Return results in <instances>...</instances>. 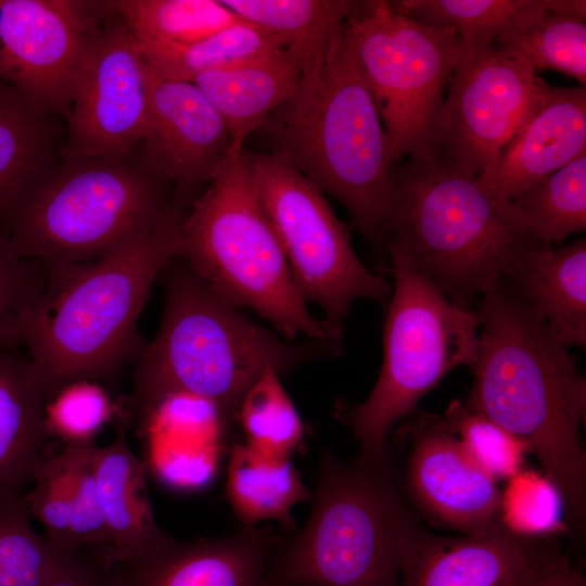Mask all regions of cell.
I'll return each mask as SVG.
<instances>
[{
  "label": "cell",
  "instance_id": "24",
  "mask_svg": "<svg viewBox=\"0 0 586 586\" xmlns=\"http://www.w3.org/2000/svg\"><path fill=\"white\" fill-rule=\"evenodd\" d=\"M406 16L456 30L466 48L494 46L501 35L533 25L553 11L583 18L584 0H403L391 1Z\"/></svg>",
  "mask_w": 586,
  "mask_h": 586
},
{
  "label": "cell",
  "instance_id": "1",
  "mask_svg": "<svg viewBox=\"0 0 586 586\" xmlns=\"http://www.w3.org/2000/svg\"><path fill=\"white\" fill-rule=\"evenodd\" d=\"M473 310L480 355L462 404L537 458L562 497L568 531L579 538L586 514V381L542 315L505 280L484 292Z\"/></svg>",
  "mask_w": 586,
  "mask_h": 586
},
{
  "label": "cell",
  "instance_id": "22",
  "mask_svg": "<svg viewBox=\"0 0 586 586\" xmlns=\"http://www.w3.org/2000/svg\"><path fill=\"white\" fill-rule=\"evenodd\" d=\"M46 398L16 339L0 340V489L33 484L49 437Z\"/></svg>",
  "mask_w": 586,
  "mask_h": 586
},
{
  "label": "cell",
  "instance_id": "32",
  "mask_svg": "<svg viewBox=\"0 0 586 586\" xmlns=\"http://www.w3.org/2000/svg\"><path fill=\"white\" fill-rule=\"evenodd\" d=\"M494 48L530 64L537 73L553 69L586 86V21L547 12L533 25L498 37Z\"/></svg>",
  "mask_w": 586,
  "mask_h": 586
},
{
  "label": "cell",
  "instance_id": "8",
  "mask_svg": "<svg viewBox=\"0 0 586 586\" xmlns=\"http://www.w3.org/2000/svg\"><path fill=\"white\" fill-rule=\"evenodd\" d=\"M241 154L229 153L192 201L180 257L222 298L252 309L283 337L341 345L343 326L317 319L301 296Z\"/></svg>",
  "mask_w": 586,
  "mask_h": 586
},
{
  "label": "cell",
  "instance_id": "17",
  "mask_svg": "<svg viewBox=\"0 0 586 586\" xmlns=\"http://www.w3.org/2000/svg\"><path fill=\"white\" fill-rule=\"evenodd\" d=\"M405 496L432 524L471 534L499 524L501 491L441 419H421L402 477Z\"/></svg>",
  "mask_w": 586,
  "mask_h": 586
},
{
  "label": "cell",
  "instance_id": "3",
  "mask_svg": "<svg viewBox=\"0 0 586 586\" xmlns=\"http://www.w3.org/2000/svg\"><path fill=\"white\" fill-rule=\"evenodd\" d=\"M262 129L272 152L340 202L382 268H390L394 161L346 22L333 35L324 58L302 73L293 97Z\"/></svg>",
  "mask_w": 586,
  "mask_h": 586
},
{
  "label": "cell",
  "instance_id": "26",
  "mask_svg": "<svg viewBox=\"0 0 586 586\" xmlns=\"http://www.w3.org/2000/svg\"><path fill=\"white\" fill-rule=\"evenodd\" d=\"M221 1L242 21L277 38L302 73L324 58L333 35L358 4L351 0Z\"/></svg>",
  "mask_w": 586,
  "mask_h": 586
},
{
  "label": "cell",
  "instance_id": "18",
  "mask_svg": "<svg viewBox=\"0 0 586 586\" xmlns=\"http://www.w3.org/2000/svg\"><path fill=\"white\" fill-rule=\"evenodd\" d=\"M582 154H586V88L553 87L537 76L494 170L477 180L492 198L510 203Z\"/></svg>",
  "mask_w": 586,
  "mask_h": 586
},
{
  "label": "cell",
  "instance_id": "15",
  "mask_svg": "<svg viewBox=\"0 0 586 586\" xmlns=\"http://www.w3.org/2000/svg\"><path fill=\"white\" fill-rule=\"evenodd\" d=\"M148 77L142 162L161 181L173 184L174 199L183 206L225 164L230 135L193 82L165 79L150 64Z\"/></svg>",
  "mask_w": 586,
  "mask_h": 586
},
{
  "label": "cell",
  "instance_id": "30",
  "mask_svg": "<svg viewBox=\"0 0 586 586\" xmlns=\"http://www.w3.org/2000/svg\"><path fill=\"white\" fill-rule=\"evenodd\" d=\"M74 550L33 528L23 494L0 489V586H44Z\"/></svg>",
  "mask_w": 586,
  "mask_h": 586
},
{
  "label": "cell",
  "instance_id": "14",
  "mask_svg": "<svg viewBox=\"0 0 586 586\" xmlns=\"http://www.w3.org/2000/svg\"><path fill=\"white\" fill-rule=\"evenodd\" d=\"M101 2L0 0V81L49 113L68 114L75 80L98 31Z\"/></svg>",
  "mask_w": 586,
  "mask_h": 586
},
{
  "label": "cell",
  "instance_id": "2",
  "mask_svg": "<svg viewBox=\"0 0 586 586\" xmlns=\"http://www.w3.org/2000/svg\"><path fill=\"white\" fill-rule=\"evenodd\" d=\"M187 212L173 209L155 226L95 260L44 264V283L26 309L17 340L46 403L66 385L116 375L143 345L138 321L151 288L180 256Z\"/></svg>",
  "mask_w": 586,
  "mask_h": 586
},
{
  "label": "cell",
  "instance_id": "35",
  "mask_svg": "<svg viewBox=\"0 0 586 586\" xmlns=\"http://www.w3.org/2000/svg\"><path fill=\"white\" fill-rule=\"evenodd\" d=\"M441 421L497 481L523 470L524 445L497 423L468 410L462 402L450 403Z\"/></svg>",
  "mask_w": 586,
  "mask_h": 586
},
{
  "label": "cell",
  "instance_id": "21",
  "mask_svg": "<svg viewBox=\"0 0 586 586\" xmlns=\"http://www.w3.org/2000/svg\"><path fill=\"white\" fill-rule=\"evenodd\" d=\"M569 348L586 344V241L526 249L504 279Z\"/></svg>",
  "mask_w": 586,
  "mask_h": 586
},
{
  "label": "cell",
  "instance_id": "33",
  "mask_svg": "<svg viewBox=\"0 0 586 586\" xmlns=\"http://www.w3.org/2000/svg\"><path fill=\"white\" fill-rule=\"evenodd\" d=\"M279 377L273 367H267L242 398L235 420L249 447L291 458L303 440L304 425Z\"/></svg>",
  "mask_w": 586,
  "mask_h": 586
},
{
  "label": "cell",
  "instance_id": "31",
  "mask_svg": "<svg viewBox=\"0 0 586 586\" xmlns=\"http://www.w3.org/2000/svg\"><path fill=\"white\" fill-rule=\"evenodd\" d=\"M534 238L559 243L586 230V154L564 165L512 201Z\"/></svg>",
  "mask_w": 586,
  "mask_h": 586
},
{
  "label": "cell",
  "instance_id": "11",
  "mask_svg": "<svg viewBox=\"0 0 586 586\" xmlns=\"http://www.w3.org/2000/svg\"><path fill=\"white\" fill-rule=\"evenodd\" d=\"M241 157L306 303L343 326L357 300L386 301L392 285L361 263L321 190L275 152Z\"/></svg>",
  "mask_w": 586,
  "mask_h": 586
},
{
  "label": "cell",
  "instance_id": "36",
  "mask_svg": "<svg viewBox=\"0 0 586 586\" xmlns=\"http://www.w3.org/2000/svg\"><path fill=\"white\" fill-rule=\"evenodd\" d=\"M113 416L104 390L92 381H78L60 390L44 405L49 436L66 444L94 443V436Z\"/></svg>",
  "mask_w": 586,
  "mask_h": 586
},
{
  "label": "cell",
  "instance_id": "4",
  "mask_svg": "<svg viewBox=\"0 0 586 586\" xmlns=\"http://www.w3.org/2000/svg\"><path fill=\"white\" fill-rule=\"evenodd\" d=\"M177 257L164 269L160 329L136 359L130 409L140 428L163 399L175 394L209 402L231 423L245 393L267 367L282 374L340 353V344L295 342L251 320Z\"/></svg>",
  "mask_w": 586,
  "mask_h": 586
},
{
  "label": "cell",
  "instance_id": "23",
  "mask_svg": "<svg viewBox=\"0 0 586 586\" xmlns=\"http://www.w3.org/2000/svg\"><path fill=\"white\" fill-rule=\"evenodd\" d=\"M298 63L285 51L233 67L205 73L192 82L226 124L230 151L241 154L245 139L295 93Z\"/></svg>",
  "mask_w": 586,
  "mask_h": 586
},
{
  "label": "cell",
  "instance_id": "25",
  "mask_svg": "<svg viewBox=\"0 0 586 586\" xmlns=\"http://www.w3.org/2000/svg\"><path fill=\"white\" fill-rule=\"evenodd\" d=\"M227 468V499L243 526L273 520L286 533L295 530L291 511L311 500L313 492L291 458L267 456L234 443Z\"/></svg>",
  "mask_w": 586,
  "mask_h": 586
},
{
  "label": "cell",
  "instance_id": "12",
  "mask_svg": "<svg viewBox=\"0 0 586 586\" xmlns=\"http://www.w3.org/2000/svg\"><path fill=\"white\" fill-rule=\"evenodd\" d=\"M148 67L136 36L119 16L99 27L75 80L64 157H123L142 141Z\"/></svg>",
  "mask_w": 586,
  "mask_h": 586
},
{
  "label": "cell",
  "instance_id": "41",
  "mask_svg": "<svg viewBox=\"0 0 586 586\" xmlns=\"http://www.w3.org/2000/svg\"><path fill=\"white\" fill-rule=\"evenodd\" d=\"M536 586H586V579L563 552L548 566Z\"/></svg>",
  "mask_w": 586,
  "mask_h": 586
},
{
  "label": "cell",
  "instance_id": "6",
  "mask_svg": "<svg viewBox=\"0 0 586 586\" xmlns=\"http://www.w3.org/2000/svg\"><path fill=\"white\" fill-rule=\"evenodd\" d=\"M303 528L272 550L267 579L289 586H400L419 528L388 449L349 460L321 456Z\"/></svg>",
  "mask_w": 586,
  "mask_h": 586
},
{
  "label": "cell",
  "instance_id": "20",
  "mask_svg": "<svg viewBox=\"0 0 586 586\" xmlns=\"http://www.w3.org/2000/svg\"><path fill=\"white\" fill-rule=\"evenodd\" d=\"M127 424V418H123L113 442L93 450L110 550L118 562L145 555L171 538L155 520L148 491V467L128 444Z\"/></svg>",
  "mask_w": 586,
  "mask_h": 586
},
{
  "label": "cell",
  "instance_id": "7",
  "mask_svg": "<svg viewBox=\"0 0 586 586\" xmlns=\"http://www.w3.org/2000/svg\"><path fill=\"white\" fill-rule=\"evenodd\" d=\"M63 161L21 193L0 225V233L24 257L42 264L99 259L178 204L143 162L128 155Z\"/></svg>",
  "mask_w": 586,
  "mask_h": 586
},
{
  "label": "cell",
  "instance_id": "13",
  "mask_svg": "<svg viewBox=\"0 0 586 586\" xmlns=\"http://www.w3.org/2000/svg\"><path fill=\"white\" fill-rule=\"evenodd\" d=\"M536 71L494 46L466 48L441 115L437 155L484 180L512 135L535 87Z\"/></svg>",
  "mask_w": 586,
  "mask_h": 586
},
{
  "label": "cell",
  "instance_id": "34",
  "mask_svg": "<svg viewBox=\"0 0 586 586\" xmlns=\"http://www.w3.org/2000/svg\"><path fill=\"white\" fill-rule=\"evenodd\" d=\"M499 522L524 536H557L568 531L562 497L542 471L522 470L508 480Z\"/></svg>",
  "mask_w": 586,
  "mask_h": 586
},
{
  "label": "cell",
  "instance_id": "37",
  "mask_svg": "<svg viewBox=\"0 0 586 586\" xmlns=\"http://www.w3.org/2000/svg\"><path fill=\"white\" fill-rule=\"evenodd\" d=\"M94 443L66 444L72 497V548L105 546L110 536L103 515L93 468Z\"/></svg>",
  "mask_w": 586,
  "mask_h": 586
},
{
  "label": "cell",
  "instance_id": "16",
  "mask_svg": "<svg viewBox=\"0 0 586 586\" xmlns=\"http://www.w3.org/2000/svg\"><path fill=\"white\" fill-rule=\"evenodd\" d=\"M557 536H524L500 523L459 536L419 527L402 562L400 586H536L563 553Z\"/></svg>",
  "mask_w": 586,
  "mask_h": 586
},
{
  "label": "cell",
  "instance_id": "38",
  "mask_svg": "<svg viewBox=\"0 0 586 586\" xmlns=\"http://www.w3.org/2000/svg\"><path fill=\"white\" fill-rule=\"evenodd\" d=\"M31 518L44 527V535L56 546L72 548V497L67 462L63 453L43 459L31 489L23 495Z\"/></svg>",
  "mask_w": 586,
  "mask_h": 586
},
{
  "label": "cell",
  "instance_id": "5",
  "mask_svg": "<svg viewBox=\"0 0 586 586\" xmlns=\"http://www.w3.org/2000/svg\"><path fill=\"white\" fill-rule=\"evenodd\" d=\"M387 256L428 279L455 305L473 309L538 242L513 203L492 198L477 176L436 155L393 163Z\"/></svg>",
  "mask_w": 586,
  "mask_h": 586
},
{
  "label": "cell",
  "instance_id": "10",
  "mask_svg": "<svg viewBox=\"0 0 586 586\" xmlns=\"http://www.w3.org/2000/svg\"><path fill=\"white\" fill-rule=\"evenodd\" d=\"M346 25L394 163L437 155L446 92L462 54L455 29L415 21L391 1H358Z\"/></svg>",
  "mask_w": 586,
  "mask_h": 586
},
{
  "label": "cell",
  "instance_id": "19",
  "mask_svg": "<svg viewBox=\"0 0 586 586\" xmlns=\"http://www.w3.org/2000/svg\"><path fill=\"white\" fill-rule=\"evenodd\" d=\"M281 539L258 525L220 538H170L140 557L114 560L118 586H269L268 561Z\"/></svg>",
  "mask_w": 586,
  "mask_h": 586
},
{
  "label": "cell",
  "instance_id": "42",
  "mask_svg": "<svg viewBox=\"0 0 586 586\" xmlns=\"http://www.w3.org/2000/svg\"><path fill=\"white\" fill-rule=\"evenodd\" d=\"M269 586H289V585H270L268 584Z\"/></svg>",
  "mask_w": 586,
  "mask_h": 586
},
{
  "label": "cell",
  "instance_id": "40",
  "mask_svg": "<svg viewBox=\"0 0 586 586\" xmlns=\"http://www.w3.org/2000/svg\"><path fill=\"white\" fill-rule=\"evenodd\" d=\"M84 550H74L64 566L44 586H118L111 550L105 556Z\"/></svg>",
  "mask_w": 586,
  "mask_h": 586
},
{
  "label": "cell",
  "instance_id": "39",
  "mask_svg": "<svg viewBox=\"0 0 586 586\" xmlns=\"http://www.w3.org/2000/svg\"><path fill=\"white\" fill-rule=\"evenodd\" d=\"M44 278V264L16 253L0 233V340H17L20 322Z\"/></svg>",
  "mask_w": 586,
  "mask_h": 586
},
{
  "label": "cell",
  "instance_id": "29",
  "mask_svg": "<svg viewBox=\"0 0 586 586\" xmlns=\"http://www.w3.org/2000/svg\"><path fill=\"white\" fill-rule=\"evenodd\" d=\"M109 3L136 37L166 43H193L242 22L221 0H118Z\"/></svg>",
  "mask_w": 586,
  "mask_h": 586
},
{
  "label": "cell",
  "instance_id": "28",
  "mask_svg": "<svg viewBox=\"0 0 586 586\" xmlns=\"http://www.w3.org/2000/svg\"><path fill=\"white\" fill-rule=\"evenodd\" d=\"M136 38L145 60L157 75L189 82L202 74L284 50L277 38L244 21L188 44Z\"/></svg>",
  "mask_w": 586,
  "mask_h": 586
},
{
  "label": "cell",
  "instance_id": "27",
  "mask_svg": "<svg viewBox=\"0 0 586 586\" xmlns=\"http://www.w3.org/2000/svg\"><path fill=\"white\" fill-rule=\"evenodd\" d=\"M49 113L0 81V225L21 193L52 166Z\"/></svg>",
  "mask_w": 586,
  "mask_h": 586
},
{
  "label": "cell",
  "instance_id": "9",
  "mask_svg": "<svg viewBox=\"0 0 586 586\" xmlns=\"http://www.w3.org/2000/svg\"><path fill=\"white\" fill-rule=\"evenodd\" d=\"M394 288L383 326V361L362 403L346 416L361 453L382 455L395 424L413 412L421 398L460 366L480 355L479 319L428 279L395 257L388 259Z\"/></svg>",
  "mask_w": 586,
  "mask_h": 586
}]
</instances>
